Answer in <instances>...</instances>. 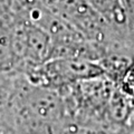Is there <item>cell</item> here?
<instances>
[{
    "label": "cell",
    "instance_id": "6da1fadb",
    "mask_svg": "<svg viewBox=\"0 0 134 134\" xmlns=\"http://www.w3.org/2000/svg\"><path fill=\"white\" fill-rule=\"evenodd\" d=\"M92 9L102 15L110 23L123 25L126 20L122 0H85Z\"/></svg>",
    "mask_w": 134,
    "mask_h": 134
},
{
    "label": "cell",
    "instance_id": "7a4b0ae2",
    "mask_svg": "<svg viewBox=\"0 0 134 134\" xmlns=\"http://www.w3.org/2000/svg\"><path fill=\"white\" fill-rule=\"evenodd\" d=\"M121 81H122V83H121L122 92L134 99V64Z\"/></svg>",
    "mask_w": 134,
    "mask_h": 134
}]
</instances>
